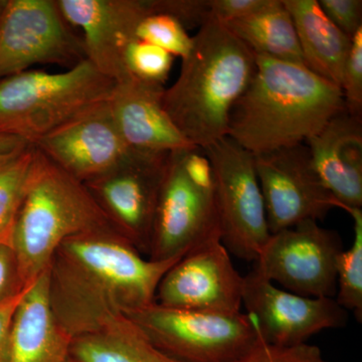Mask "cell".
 <instances>
[{
  "mask_svg": "<svg viewBox=\"0 0 362 362\" xmlns=\"http://www.w3.org/2000/svg\"><path fill=\"white\" fill-rule=\"evenodd\" d=\"M103 230L65 240L64 262L49 275L52 309L70 333L89 334L156 303L162 278L183 257L146 261Z\"/></svg>",
  "mask_w": 362,
  "mask_h": 362,
  "instance_id": "6da1fadb",
  "label": "cell"
},
{
  "mask_svg": "<svg viewBox=\"0 0 362 362\" xmlns=\"http://www.w3.org/2000/svg\"><path fill=\"white\" fill-rule=\"evenodd\" d=\"M256 56V71L233 105L228 136L252 156L305 144L346 111L342 90L304 66Z\"/></svg>",
  "mask_w": 362,
  "mask_h": 362,
  "instance_id": "7a4b0ae2",
  "label": "cell"
},
{
  "mask_svg": "<svg viewBox=\"0 0 362 362\" xmlns=\"http://www.w3.org/2000/svg\"><path fill=\"white\" fill-rule=\"evenodd\" d=\"M180 73L162 97L164 110L199 148L228 136L233 105L256 71V56L223 23L207 21L192 37Z\"/></svg>",
  "mask_w": 362,
  "mask_h": 362,
  "instance_id": "3957f363",
  "label": "cell"
},
{
  "mask_svg": "<svg viewBox=\"0 0 362 362\" xmlns=\"http://www.w3.org/2000/svg\"><path fill=\"white\" fill-rule=\"evenodd\" d=\"M109 221L84 183L37 148L11 235L21 284H30L47 270L65 240L103 230Z\"/></svg>",
  "mask_w": 362,
  "mask_h": 362,
  "instance_id": "277c9868",
  "label": "cell"
},
{
  "mask_svg": "<svg viewBox=\"0 0 362 362\" xmlns=\"http://www.w3.org/2000/svg\"><path fill=\"white\" fill-rule=\"evenodd\" d=\"M116 83L88 59L62 73L28 70L0 80V133L28 144L103 103Z\"/></svg>",
  "mask_w": 362,
  "mask_h": 362,
  "instance_id": "5b68a950",
  "label": "cell"
},
{
  "mask_svg": "<svg viewBox=\"0 0 362 362\" xmlns=\"http://www.w3.org/2000/svg\"><path fill=\"white\" fill-rule=\"evenodd\" d=\"M159 349L180 362H232L259 340L247 313L182 310L153 303L128 316Z\"/></svg>",
  "mask_w": 362,
  "mask_h": 362,
  "instance_id": "8992f818",
  "label": "cell"
},
{
  "mask_svg": "<svg viewBox=\"0 0 362 362\" xmlns=\"http://www.w3.org/2000/svg\"><path fill=\"white\" fill-rule=\"evenodd\" d=\"M204 150L213 166L221 243L230 254L255 262L271 235L255 157L228 137Z\"/></svg>",
  "mask_w": 362,
  "mask_h": 362,
  "instance_id": "52a82bcc",
  "label": "cell"
},
{
  "mask_svg": "<svg viewBox=\"0 0 362 362\" xmlns=\"http://www.w3.org/2000/svg\"><path fill=\"white\" fill-rule=\"evenodd\" d=\"M343 243L337 230L305 221L271 233L254 269L282 289L305 297L334 298L337 258Z\"/></svg>",
  "mask_w": 362,
  "mask_h": 362,
  "instance_id": "ba28073f",
  "label": "cell"
},
{
  "mask_svg": "<svg viewBox=\"0 0 362 362\" xmlns=\"http://www.w3.org/2000/svg\"><path fill=\"white\" fill-rule=\"evenodd\" d=\"M86 59L57 0H7L0 16V80L39 64L71 66Z\"/></svg>",
  "mask_w": 362,
  "mask_h": 362,
  "instance_id": "9c48e42d",
  "label": "cell"
},
{
  "mask_svg": "<svg viewBox=\"0 0 362 362\" xmlns=\"http://www.w3.org/2000/svg\"><path fill=\"white\" fill-rule=\"evenodd\" d=\"M182 151L169 154L159 192L150 240L151 259L156 261L185 256L207 243L221 240L214 187H201L188 177Z\"/></svg>",
  "mask_w": 362,
  "mask_h": 362,
  "instance_id": "30bf717a",
  "label": "cell"
},
{
  "mask_svg": "<svg viewBox=\"0 0 362 362\" xmlns=\"http://www.w3.org/2000/svg\"><path fill=\"white\" fill-rule=\"evenodd\" d=\"M254 157L270 233L322 220L337 207L313 168L306 144Z\"/></svg>",
  "mask_w": 362,
  "mask_h": 362,
  "instance_id": "8fae6325",
  "label": "cell"
},
{
  "mask_svg": "<svg viewBox=\"0 0 362 362\" xmlns=\"http://www.w3.org/2000/svg\"><path fill=\"white\" fill-rule=\"evenodd\" d=\"M243 305L270 344H306L321 331L343 328L349 314L334 298L305 297L278 287L252 268L244 277Z\"/></svg>",
  "mask_w": 362,
  "mask_h": 362,
  "instance_id": "7c38bea8",
  "label": "cell"
},
{
  "mask_svg": "<svg viewBox=\"0 0 362 362\" xmlns=\"http://www.w3.org/2000/svg\"><path fill=\"white\" fill-rule=\"evenodd\" d=\"M244 276L233 266L221 240L188 252L171 267L157 288L159 305L209 313H240Z\"/></svg>",
  "mask_w": 362,
  "mask_h": 362,
  "instance_id": "4fadbf2b",
  "label": "cell"
},
{
  "mask_svg": "<svg viewBox=\"0 0 362 362\" xmlns=\"http://www.w3.org/2000/svg\"><path fill=\"white\" fill-rule=\"evenodd\" d=\"M169 154L130 148L116 165L84 183L108 218L141 243L151 240Z\"/></svg>",
  "mask_w": 362,
  "mask_h": 362,
  "instance_id": "5bb4252c",
  "label": "cell"
},
{
  "mask_svg": "<svg viewBox=\"0 0 362 362\" xmlns=\"http://www.w3.org/2000/svg\"><path fill=\"white\" fill-rule=\"evenodd\" d=\"M66 23L82 30L86 59L115 83L130 78L125 54L150 13L147 0H57Z\"/></svg>",
  "mask_w": 362,
  "mask_h": 362,
  "instance_id": "9a60e30c",
  "label": "cell"
},
{
  "mask_svg": "<svg viewBox=\"0 0 362 362\" xmlns=\"http://www.w3.org/2000/svg\"><path fill=\"white\" fill-rule=\"evenodd\" d=\"M33 145L83 183L113 168L130 149L117 128L108 100L83 112Z\"/></svg>",
  "mask_w": 362,
  "mask_h": 362,
  "instance_id": "2e32d148",
  "label": "cell"
},
{
  "mask_svg": "<svg viewBox=\"0 0 362 362\" xmlns=\"http://www.w3.org/2000/svg\"><path fill=\"white\" fill-rule=\"evenodd\" d=\"M164 86L132 77L116 83L108 99L109 108L129 148L173 152L194 147L164 110Z\"/></svg>",
  "mask_w": 362,
  "mask_h": 362,
  "instance_id": "e0dca14e",
  "label": "cell"
},
{
  "mask_svg": "<svg viewBox=\"0 0 362 362\" xmlns=\"http://www.w3.org/2000/svg\"><path fill=\"white\" fill-rule=\"evenodd\" d=\"M305 144L337 207H362V120L342 112Z\"/></svg>",
  "mask_w": 362,
  "mask_h": 362,
  "instance_id": "ac0fdd59",
  "label": "cell"
},
{
  "mask_svg": "<svg viewBox=\"0 0 362 362\" xmlns=\"http://www.w3.org/2000/svg\"><path fill=\"white\" fill-rule=\"evenodd\" d=\"M70 337L52 309L49 268L26 285L9 334L7 362H73Z\"/></svg>",
  "mask_w": 362,
  "mask_h": 362,
  "instance_id": "d6986e66",
  "label": "cell"
},
{
  "mask_svg": "<svg viewBox=\"0 0 362 362\" xmlns=\"http://www.w3.org/2000/svg\"><path fill=\"white\" fill-rule=\"evenodd\" d=\"M295 30L304 65L341 89L351 39L324 13L317 0H283Z\"/></svg>",
  "mask_w": 362,
  "mask_h": 362,
  "instance_id": "ffe728a7",
  "label": "cell"
},
{
  "mask_svg": "<svg viewBox=\"0 0 362 362\" xmlns=\"http://www.w3.org/2000/svg\"><path fill=\"white\" fill-rule=\"evenodd\" d=\"M75 362H180L164 354L128 317L71 340Z\"/></svg>",
  "mask_w": 362,
  "mask_h": 362,
  "instance_id": "44dd1931",
  "label": "cell"
},
{
  "mask_svg": "<svg viewBox=\"0 0 362 362\" xmlns=\"http://www.w3.org/2000/svg\"><path fill=\"white\" fill-rule=\"evenodd\" d=\"M225 25L257 56L305 66L294 23L283 0H270L257 13Z\"/></svg>",
  "mask_w": 362,
  "mask_h": 362,
  "instance_id": "7402d4cb",
  "label": "cell"
},
{
  "mask_svg": "<svg viewBox=\"0 0 362 362\" xmlns=\"http://www.w3.org/2000/svg\"><path fill=\"white\" fill-rule=\"evenodd\" d=\"M35 156V145L28 144L0 158V242H11Z\"/></svg>",
  "mask_w": 362,
  "mask_h": 362,
  "instance_id": "603a6c76",
  "label": "cell"
},
{
  "mask_svg": "<svg viewBox=\"0 0 362 362\" xmlns=\"http://www.w3.org/2000/svg\"><path fill=\"white\" fill-rule=\"evenodd\" d=\"M354 220V239L349 250H343L337 258V302L346 311L354 312L357 320L362 319V209H343Z\"/></svg>",
  "mask_w": 362,
  "mask_h": 362,
  "instance_id": "cb8c5ba5",
  "label": "cell"
},
{
  "mask_svg": "<svg viewBox=\"0 0 362 362\" xmlns=\"http://www.w3.org/2000/svg\"><path fill=\"white\" fill-rule=\"evenodd\" d=\"M136 39L156 45L175 58H185L192 47L187 30L175 18L161 13L145 16L136 30Z\"/></svg>",
  "mask_w": 362,
  "mask_h": 362,
  "instance_id": "d4e9b609",
  "label": "cell"
},
{
  "mask_svg": "<svg viewBox=\"0 0 362 362\" xmlns=\"http://www.w3.org/2000/svg\"><path fill=\"white\" fill-rule=\"evenodd\" d=\"M175 57L160 47L136 40L125 54V65L130 77L142 82L164 86L173 68Z\"/></svg>",
  "mask_w": 362,
  "mask_h": 362,
  "instance_id": "484cf974",
  "label": "cell"
},
{
  "mask_svg": "<svg viewBox=\"0 0 362 362\" xmlns=\"http://www.w3.org/2000/svg\"><path fill=\"white\" fill-rule=\"evenodd\" d=\"M341 90L347 113L362 120V28L351 39V47L343 71Z\"/></svg>",
  "mask_w": 362,
  "mask_h": 362,
  "instance_id": "4316f807",
  "label": "cell"
},
{
  "mask_svg": "<svg viewBox=\"0 0 362 362\" xmlns=\"http://www.w3.org/2000/svg\"><path fill=\"white\" fill-rule=\"evenodd\" d=\"M232 362H328L320 349L314 345L283 347L266 342L259 335L258 342L249 352Z\"/></svg>",
  "mask_w": 362,
  "mask_h": 362,
  "instance_id": "83f0119b",
  "label": "cell"
},
{
  "mask_svg": "<svg viewBox=\"0 0 362 362\" xmlns=\"http://www.w3.org/2000/svg\"><path fill=\"white\" fill-rule=\"evenodd\" d=\"M150 13L166 14L185 30L201 28L211 20V0H147Z\"/></svg>",
  "mask_w": 362,
  "mask_h": 362,
  "instance_id": "f1b7e54d",
  "label": "cell"
},
{
  "mask_svg": "<svg viewBox=\"0 0 362 362\" xmlns=\"http://www.w3.org/2000/svg\"><path fill=\"white\" fill-rule=\"evenodd\" d=\"M318 4L328 18L350 39L362 28L361 0H320Z\"/></svg>",
  "mask_w": 362,
  "mask_h": 362,
  "instance_id": "f546056e",
  "label": "cell"
},
{
  "mask_svg": "<svg viewBox=\"0 0 362 362\" xmlns=\"http://www.w3.org/2000/svg\"><path fill=\"white\" fill-rule=\"evenodd\" d=\"M25 287L18 275V262L11 242H0V304Z\"/></svg>",
  "mask_w": 362,
  "mask_h": 362,
  "instance_id": "4dcf8cb0",
  "label": "cell"
},
{
  "mask_svg": "<svg viewBox=\"0 0 362 362\" xmlns=\"http://www.w3.org/2000/svg\"><path fill=\"white\" fill-rule=\"evenodd\" d=\"M270 0H211V18L226 25L257 13Z\"/></svg>",
  "mask_w": 362,
  "mask_h": 362,
  "instance_id": "1f68e13d",
  "label": "cell"
},
{
  "mask_svg": "<svg viewBox=\"0 0 362 362\" xmlns=\"http://www.w3.org/2000/svg\"><path fill=\"white\" fill-rule=\"evenodd\" d=\"M25 287L18 294L0 304V362L8 361L9 334H11V323H13L16 307L20 303Z\"/></svg>",
  "mask_w": 362,
  "mask_h": 362,
  "instance_id": "d6a6232c",
  "label": "cell"
},
{
  "mask_svg": "<svg viewBox=\"0 0 362 362\" xmlns=\"http://www.w3.org/2000/svg\"><path fill=\"white\" fill-rule=\"evenodd\" d=\"M28 144V143L16 136L0 133V158L13 153L16 150L23 148Z\"/></svg>",
  "mask_w": 362,
  "mask_h": 362,
  "instance_id": "836d02e7",
  "label": "cell"
},
{
  "mask_svg": "<svg viewBox=\"0 0 362 362\" xmlns=\"http://www.w3.org/2000/svg\"><path fill=\"white\" fill-rule=\"evenodd\" d=\"M7 0H0V16H1L2 11H4V7H6Z\"/></svg>",
  "mask_w": 362,
  "mask_h": 362,
  "instance_id": "e575fe53",
  "label": "cell"
},
{
  "mask_svg": "<svg viewBox=\"0 0 362 362\" xmlns=\"http://www.w3.org/2000/svg\"><path fill=\"white\" fill-rule=\"evenodd\" d=\"M73 362H75V361H73Z\"/></svg>",
  "mask_w": 362,
  "mask_h": 362,
  "instance_id": "d590c367",
  "label": "cell"
}]
</instances>
